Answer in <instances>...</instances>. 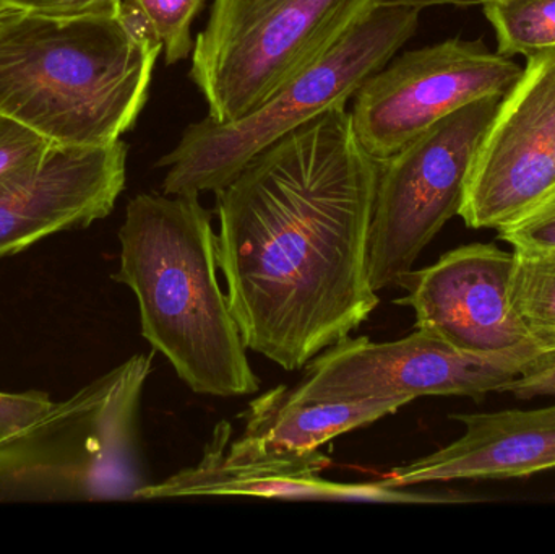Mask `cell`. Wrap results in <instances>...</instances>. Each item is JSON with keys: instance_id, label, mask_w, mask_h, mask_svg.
Instances as JSON below:
<instances>
[{"instance_id": "5bb4252c", "label": "cell", "mask_w": 555, "mask_h": 554, "mask_svg": "<svg viewBox=\"0 0 555 554\" xmlns=\"http://www.w3.org/2000/svg\"><path fill=\"white\" fill-rule=\"evenodd\" d=\"M465 435L434 454L395 467L385 487L453 480H505L555 468V405L538 410L452 415Z\"/></svg>"}, {"instance_id": "30bf717a", "label": "cell", "mask_w": 555, "mask_h": 554, "mask_svg": "<svg viewBox=\"0 0 555 554\" xmlns=\"http://www.w3.org/2000/svg\"><path fill=\"white\" fill-rule=\"evenodd\" d=\"M514 253L495 244L450 250L426 269L401 276L416 328L430 332L466 353L505 355L534 363L543 357L518 321L511 302Z\"/></svg>"}, {"instance_id": "2e32d148", "label": "cell", "mask_w": 555, "mask_h": 554, "mask_svg": "<svg viewBox=\"0 0 555 554\" xmlns=\"http://www.w3.org/2000/svg\"><path fill=\"white\" fill-rule=\"evenodd\" d=\"M511 302L534 347L555 353V247L514 250Z\"/></svg>"}, {"instance_id": "4fadbf2b", "label": "cell", "mask_w": 555, "mask_h": 554, "mask_svg": "<svg viewBox=\"0 0 555 554\" xmlns=\"http://www.w3.org/2000/svg\"><path fill=\"white\" fill-rule=\"evenodd\" d=\"M233 426L221 422L194 467L184 468L162 484L145 485L135 500L184 497H256L273 500L361 501V503H443L449 498L410 488L375 484H335L322 477L332 459L322 451L294 458L231 461L227 446Z\"/></svg>"}, {"instance_id": "d6986e66", "label": "cell", "mask_w": 555, "mask_h": 554, "mask_svg": "<svg viewBox=\"0 0 555 554\" xmlns=\"http://www.w3.org/2000/svg\"><path fill=\"white\" fill-rule=\"evenodd\" d=\"M54 143L0 114V184L35 169Z\"/></svg>"}, {"instance_id": "d4e9b609", "label": "cell", "mask_w": 555, "mask_h": 554, "mask_svg": "<svg viewBox=\"0 0 555 554\" xmlns=\"http://www.w3.org/2000/svg\"><path fill=\"white\" fill-rule=\"evenodd\" d=\"M0 9H2V7H0Z\"/></svg>"}, {"instance_id": "7402d4cb", "label": "cell", "mask_w": 555, "mask_h": 554, "mask_svg": "<svg viewBox=\"0 0 555 554\" xmlns=\"http://www.w3.org/2000/svg\"><path fill=\"white\" fill-rule=\"evenodd\" d=\"M0 7L39 15H100L119 12L120 0H0Z\"/></svg>"}, {"instance_id": "9c48e42d", "label": "cell", "mask_w": 555, "mask_h": 554, "mask_svg": "<svg viewBox=\"0 0 555 554\" xmlns=\"http://www.w3.org/2000/svg\"><path fill=\"white\" fill-rule=\"evenodd\" d=\"M530 361L521 358L466 353L430 332L395 342L367 337L345 338L306 364V377L294 387V397L306 402L427 396H462L481 400L486 394L520 376Z\"/></svg>"}, {"instance_id": "44dd1931", "label": "cell", "mask_w": 555, "mask_h": 554, "mask_svg": "<svg viewBox=\"0 0 555 554\" xmlns=\"http://www.w3.org/2000/svg\"><path fill=\"white\" fill-rule=\"evenodd\" d=\"M51 396L41 390L0 392V439L20 431L44 416L54 407Z\"/></svg>"}, {"instance_id": "cb8c5ba5", "label": "cell", "mask_w": 555, "mask_h": 554, "mask_svg": "<svg viewBox=\"0 0 555 554\" xmlns=\"http://www.w3.org/2000/svg\"><path fill=\"white\" fill-rule=\"evenodd\" d=\"M491 2H498V0H377L378 5H410L420 7L421 10L433 5L485 7L486 3Z\"/></svg>"}, {"instance_id": "8992f818", "label": "cell", "mask_w": 555, "mask_h": 554, "mask_svg": "<svg viewBox=\"0 0 555 554\" xmlns=\"http://www.w3.org/2000/svg\"><path fill=\"white\" fill-rule=\"evenodd\" d=\"M375 5L377 0H215L189 74L207 100L208 117L228 124L256 113Z\"/></svg>"}, {"instance_id": "8fae6325", "label": "cell", "mask_w": 555, "mask_h": 554, "mask_svg": "<svg viewBox=\"0 0 555 554\" xmlns=\"http://www.w3.org/2000/svg\"><path fill=\"white\" fill-rule=\"evenodd\" d=\"M555 185V49L528 59L479 152L460 217L499 228Z\"/></svg>"}, {"instance_id": "7c38bea8", "label": "cell", "mask_w": 555, "mask_h": 554, "mask_svg": "<svg viewBox=\"0 0 555 554\" xmlns=\"http://www.w3.org/2000/svg\"><path fill=\"white\" fill-rule=\"evenodd\" d=\"M126 162L120 140L52 145L35 169L0 184V260L106 218L126 185Z\"/></svg>"}, {"instance_id": "277c9868", "label": "cell", "mask_w": 555, "mask_h": 554, "mask_svg": "<svg viewBox=\"0 0 555 554\" xmlns=\"http://www.w3.org/2000/svg\"><path fill=\"white\" fill-rule=\"evenodd\" d=\"M153 353L133 355L0 439V503L133 501L145 487L139 409Z\"/></svg>"}, {"instance_id": "ffe728a7", "label": "cell", "mask_w": 555, "mask_h": 554, "mask_svg": "<svg viewBox=\"0 0 555 554\" xmlns=\"http://www.w3.org/2000/svg\"><path fill=\"white\" fill-rule=\"evenodd\" d=\"M499 237L515 249L541 250L555 247V185L511 223L499 228Z\"/></svg>"}, {"instance_id": "603a6c76", "label": "cell", "mask_w": 555, "mask_h": 554, "mask_svg": "<svg viewBox=\"0 0 555 554\" xmlns=\"http://www.w3.org/2000/svg\"><path fill=\"white\" fill-rule=\"evenodd\" d=\"M501 392H512L525 400L555 396V353L538 358L520 376L502 387Z\"/></svg>"}, {"instance_id": "52a82bcc", "label": "cell", "mask_w": 555, "mask_h": 554, "mask_svg": "<svg viewBox=\"0 0 555 554\" xmlns=\"http://www.w3.org/2000/svg\"><path fill=\"white\" fill-rule=\"evenodd\" d=\"M502 94H489L437 120L380 163L369 236L375 292L398 286L424 247L460 215Z\"/></svg>"}, {"instance_id": "6da1fadb", "label": "cell", "mask_w": 555, "mask_h": 554, "mask_svg": "<svg viewBox=\"0 0 555 554\" xmlns=\"http://www.w3.org/2000/svg\"><path fill=\"white\" fill-rule=\"evenodd\" d=\"M378 171L338 106L215 192L218 266L246 348L302 370L375 311L369 236Z\"/></svg>"}, {"instance_id": "9a60e30c", "label": "cell", "mask_w": 555, "mask_h": 554, "mask_svg": "<svg viewBox=\"0 0 555 554\" xmlns=\"http://www.w3.org/2000/svg\"><path fill=\"white\" fill-rule=\"evenodd\" d=\"M406 403L410 400L403 397L306 402L296 399L291 387H273L241 415L246 426L241 438L227 446V455L231 461H260L310 454L345 433L393 415Z\"/></svg>"}, {"instance_id": "5b68a950", "label": "cell", "mask_w": 555, "mask_h": 554, "mask_svg": "<svg viewBox=\"0 0 555 554\" xmlns=\"http://www.w3.org/2000/svg\"><path fill=\"white\" fill-rule=\"evenodd\" d=\"M420 7L375 5L322 59L236 123L211 117L191 124L158 166L166 195L217 192L267 146L349 98L416 33Z\"/></svg>"}, {"instance_id": "ba28073f", "label": "cell", "mask_w": 555, "mask_h": 554, "mask_svg": "<svg viewBox=\"0 0 555 554\" xmlns=\"http://www.w3.org/2000/svg\"><path fill=\"white\" fill-rule=\"evenodd\" d=\"M524 68L481 41L449 39L385 64L354 93L356 139L374 162H387L411 140L465 104L507 96Z\"/></svg>"}, {"instance_id": "ac0fdd59", "label": "cell", "mask_w": 555, "mask_h": 554, "mask_svg": "<svg viewBox=\"0 0 555 554\" xmlns=\"http://www.w3.org/2000/svg\"><path fill=\"white\" fill-rule=\"evenodd\" d=\"M149 23L163 44L166 64L182 61L194 51L191 26L207 0H122Z\"/></svg>"}, {"instance_id": "7a4b0ae2", "label": "cell", "mask_w": 555, "mask_h": 554, "mask_svg": "<svg viewBox=\"0 0 555 554\" xmlns=\"http://www.w3.org/2000/svg\"><path fill=\"white\" fill-rule=\"evenodd\" d=\"M163 44L142 15L0 9V114L54 145L119 142L149 98Z\"/></svg>"}, {"instance_id": "e0dca14e", "label": "cell", "mask_w": 555, "mask_h": 554, "mask_svg": "<svg viewBox=\"0 0 555 554\" xmlns=\"http://www.w3.org/2000/svg\"><path fill=\"white\" fill-rule=\"evenodd\" d=\"M485 13L498 35L499 54L530 59L555 49V0H498Z\"/></svg>"}, {"instance_id": "3957f363", "label": "cell", "mask_w": 555, "mask_h": 554, "mask_svg": "<svg viewBox=\"0 0 555 554\" xmlns=\"http://www.w3.org/2000/svg\"><path fill=\"white\" fill-rule=\"evenodd\" d=\"M113 279L139 302L142 335L201 396H250L260 387L228 295L218 283L217 234L198 194H140L119 230Z\"/></svg>"}]
</instances>
